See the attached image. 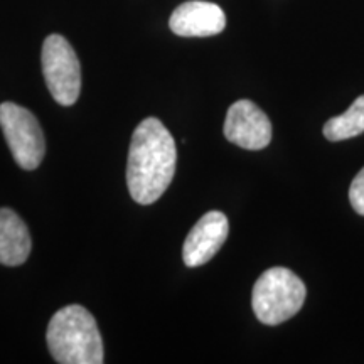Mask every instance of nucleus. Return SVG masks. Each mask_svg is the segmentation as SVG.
I'll use <instances>...</instances> for the list:
<instances>
[{
	"label": "nucleus",
	"mask_w": 364,
	"mask_h": 364,
	"mask_svg": "<svg viewBox=\"0 0 364 364\" xmlns=\"http://www.w3.org/2000/svg\"><path fill=\"white\" fill-rule=\"evenodd\" d=\"M177 149L171 132L150 117L136 127L129 149L127 186L135 203H156L174 179Z\"/></svg>",
	"instance_id": "1"
},
{
	"label": "nucleus",
	"mask_w": 364,
	"mask_h": 364,
	"mask_svg": "<svg viewBox=\"0 0 364 364\" xmlns=\"http://www.w3.org/2000/svg\"><path fill=\"white\" fill-rule=\"evenodd\" d=\"M49 353L59 364H102L103 339L95 317L83 306L63 307L46 332Z\"/></svg>",
	"instance_id": "2"
},
{
	"label": "nucleus",
	"mask_w": 364,
	"mask_h": 364,
	"mask_svg": "<svg viewBox=\"0 0 364 364\" xmlns=\"http://www.w3.org/2000/svg\"><path fill=\"white\" fill-rule=\"evenodd\" d=\"M306 295V285L292 270L273 267L253 287V312L262 324L279 326L302 309Z\"/></svg>",
	"instance_id": "3"
},
{
	"label": "nucleus",
	"mask_w": 364,
	"mask_h": 364,
	"mask_svg": "<svg viewBox=\"0 0 364 364\" xmlns=\"http://www.w3.org/2000/svg\"><path fill=\"white\" fill-rule=\"evenodd\" d=\"M0 129L21 169H38L46 156V139L38 118L27 108L6 102L0 105Z\"/></svg>",
	"instance_id": "4"
},
{
	"label": "nucleus",
	"mask_w": 364,
	"mask_h": 364,
	"mask_svg": "<svg viewBox=\"0 0 364 364\" xmlns=\"http://www.w3.org/2000/svg\"><path fill=\"white\" fill-rule=\"evenodd\" d=\"M43 75L49 93L63 107L78 102L81 91V68L71 44L59 34L48 36L41 53Z\"/></svg>",
	"instance_id": "5"
},
{
	"label": "nucleus",
	"mask_w": 364,
	"mask_h": 364,
	"mask_svg": "<svg viewBox=\"0 0 364 364\" xmlns=\"http://www.w3.org/2000/svg\"><path fill=\"white\" fill-rule=\"evenodd\" d=\"M223 132L228 142L247 150H262L272 140L270 120L265 112L250 100H238L231 105Z\"/></svg>",
	"instance_id": "6"
},
{
	"label": "nucleus",
	"mask_w": 364,
	"mask_h": 364,
	"mask_svg": "<svg viewBox=\"0 0 364 364\" xmlns=\"http://www.w3.org/2000/svg\"><path fill=\"white\" fill-rule=\"evenodd\" d=\"M230 233L225 213L209 211L193 226L182 245V260L186 267H201L220 252Z\"/></svg>",
	"instance_id": "7"
},
{
	"label": "nucleus",
	"mask_w": 364,
	"mask_h": 364,
	"mask_svg": "<svg viewBox=\"0 0 364 364\" xmlns=\"http://www.w3.org/2000/svg\"><path fill=\"white\" fill-rule=\"evenodd\" d=\"M169 27L181 38H209L225 31L226 16L216 4L189 0L172 12Z\"/></svg>",
	"instance_id": "8"
},
{
	"label": "nucleus",
	"mask_w": 364,
	"mask_h": 364,
	"mask_svg": "<svg viewBox=\"0 0 364 364\" xmlns=\"http://www.w3.org/2000/svg\"><path fill=\"white\" fill-rule=\"evenodd\" d=\"M29 228L16 211L0 208V263L6 267H19L31 255Z\"/></svg>",
	"instance_id": "9"
},
{
	"label": "nucleus",
	"mask_w": 364,
	"mask_h": 364,
	"mask_svg": "<svg viewBox=\"0 0 364 364\" xmlns=\"http://www.w3.org/2000/svg\"><path fill=\"white\" fill-rule=\"evenodd\" d=\"M364 132V95L356 98L348 112L331 118L324 125V135L331 142L353 139Z\"/></svg>",
	"instance_id": "10"
},
{
	"label": "nucleus",
	"mask_w": 364,
	"mask_h": 364,
	"mask_svg": "<svg viewBox=\"0 0 364 364\" xmlns=\"http://www.w3.org/2000/svg\"><path fill=\"white\" fill-rule=\"evenodd\" d=\"M349 201H351L354 211L364 216V167L358 172L351 188H349Z\"/></svg>",
	"instance_id": "11"
}]
</instances>
